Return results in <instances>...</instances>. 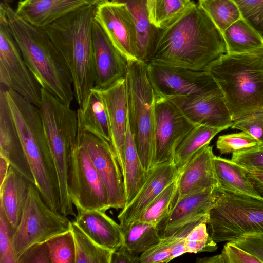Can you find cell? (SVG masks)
<instances>
[{"label": "cell", "instance_id": "obj_1", "mask_svg": "<svg viewBox=\"0 0 263 263\" xmlns=\"http://www.w3.org/2000/svg\"><path fill=\"white\" fill-rule=\"evenodd\" d=\"M226 53L221 33L197 4L171 25L160 30L148 62L204 71Z\"/></svg>", "mask_w": 263, "mask_h": 263}, {"label": "cell", "instance_id": "obj_25", "mask_svg": "<svg viewBox=\"0 0 263 263\" xmlns=\"http://www.w3.org/2000/svg\"><path fill=\"white\" fill-rule=\"evenodd\" d=\"M29 182L10 166L6 178L0 185V208L4 211L14 232L21 219Z\"/></svg>", "mask_w": 263, "mask_h": 263}, {"label": "cell", "instance_id": "obj_29", "mask_svg": "<svg viewBox=\"0 0 263 263\" xmlns=\"http://www.w3.org/2000/svg\"><path fill=\"white\" fill-rule=\"evenodd\" d=\"M148 171L143 167L135 140L130 129L128 119L124 151V166L122 173L126 204L129 203L140 190L147 177Z\"/></svg>", "mask_w": 263, "mask_h": 263}, {"label": "cell", "instance_id": "obj_51", "mask_svg": "<svg viewBox=\"0 0 263 263\" xmlns=\"http://www.w3.org/2000/svg\"><path fill=\"white\" fill-rule=\"evenodd\" d=\"M10 166L8 161L4 157L0 155V185L6 178Z\"/></svg>", "mask_w": 263, "mask_h": 263}, {"label": "cell", "instance_id": "obj_48", "mask_svg": "<svg viewBox=\"0 0 263 263\" xmlns=\"http://www.w3.org/2000/svg\"><path fill=\"white\" fill-rule=\"evenodd\" d=\"M110 263H139V256L134 255L123 243L113 251Z\"/></svg>", "mask_w": 263, "mask_h": 263}, {"label": "cell", "instance_id": "obj_17", "mask_svg": "<svg viewBox=\"0 0 263 263\" xmlns=\"http://www.w3.org/2000/svg\"><path fill=\"white\" fill-rule=\"evenodd\" d=\"M166 100L175 105L195 125L229 128L232 125L233 121L220 89L201 95Z\"/></svg>", "mask_w": 263, "mask_h": 263}, {"label": "cell", "instance_id": "obj_52", "mask_svg": "<svg viewBox=\"0 0 263 263\" xmlns=\"http://www.w3.org/2000/svg\"><path fill=\"white\" fill-rule=\"evenodd\" d=\"M196 262L198 263H223L221 254L211 257L197 258Z\"/></svg>", "mask_w": 263, "mask_h": 263}, {"label": "cell", "instance_id": "obj_38", "mask_svg": "<svg viewBox=\"0 0 263 263\" xmlns=\"http://www.w3.org/2000/svg\"><path fill=\"white\" fill-rule=\"evenodd\" d=\"M46 242L51 263H75L76 247L71 230L56 235Z\"/></svg>", "mask_w": 263, "mask_h": 263}, {"label": "cell", "instance_id": "obj_30", "mask_svg": "<svg viewBox=\"0 0 263 263\" xmlns=\"http://www.w3.org/2000/svg\"><path fill=\"white\" fill-rule=\"evenodd\" d=\"M228 128L204 125H195L176 149L174 162L179 173L195 154L209 145L211 141L217 134Z\"/></svg>", "mask_w": 263, "mask_h": 263}, {"label": "cell", "instance_id": "obj_23", "mask_svg": "<svg viewBox=\"0 0 263 263\" xmlns=\"http://www.w3.org/2000/svg\"><path fill=\"white\" fill-rule=\"evenodd\" d=\"M73 222L102 247L114 251L124 243V234L121 226L109 217L105 211H79Z\"/></svg>", "mask_w": 263, "mask_h": 263}, {"label": "cell", "instance_id": "obj_11", "mask_svg": "<svg viewBox=\"0 0 263 263\" xmlns=\"http://www.w3.org/2000/svg\"><path fill=\"white\" fill-rule=\"evenodd\" d=\"M69 196L77 211L110 208L104 184L85 149L77 140L69 160L68 171Z\"/></svg>", "mask_w": 263, "mask_h": 263}, {"label": "cell", "instance_id": "obj_16", "mask_svg": "<svg viewBox=\"0 0 263 263\" xmlns=\"http://www.w3.org/2000/svg\"><path fill=\"white\" fill-rule=\"evenodd\" d=\"M221 193L218 185L187 195L176 201L169 216L158 226L161 238L173 235L196 221L208 223L210 210Z\"/></svg>", "mask_w": 263, "mask_h": 263}, {"label": "cell", "instance_id": "obj_13", "mask_svg": "<svg viewBox=\"0 0 263 263\" xmlns=\"http://www.w3.org/2000/svg\"><path fill=\"white\" fill-rule=\"evenodd\" d=\"M78 141L87 151L102 180L110 208L122 210L126 204L123 178L112 144L86 132H78Z\"/></svg>", "mask_w": 263, "mask_h": 263}, {"label": "cell", "instance_id": "obj_24", "mask_svg": "<svg viewBox=\"0 0 263 263\" xmlns=\"http://www.w3.org/2000/svg\"><path fill=\"white\" fill-rule=\"evenodd\" d=\"M88 4V0H22L15 12L23 20L42 28Z\"/></svg>", "mask_w": 263, "mask_h": 263}, {"label": "cell", "instance_id": "obj_32", "mask_svg": "<svg viewBox=\"0 0 263 263\" xmlns=\"http://www.w3.org/2000/svg\"><path fill=\"white\" fill-rule=\"evenodd\" d=\"M196 4L191 0H147L151 23L159 30L180 18Z\"/></svg>", "mask_w": 263, "mask_h": 263}, {"label": "cell", "instance_id": "obj_34", "mask_svg": "<svg viewBox=\"0 0 263 263\" xmlns=\"http://www.w3.org/2000/svg\"><path fill=\"white\" fill-rule=\"evenodd\" d=\"M76 247L75 263H110L113 251L97 244L73 221L71 222Z\"/></svg>", "mask_w": 263, "mask_h": 263}, {"label": "cell", "instance_id": "obj_47", "mask_svg": "<svg viewBox=\"0 0 263 263\" xmlns=\"http://www.w3.org/2000/svg\"><path fill=\"white\" fill-rule=\"evenodd\" d=\"M17 263H51L46 242L30 247L20 257Z\"/></svg>", "mask_w": 263, "mask_h": 263}, {"label": "cell", "instance_id": "obj_19", "mask_svg": "<svg viewBox=\"0 0 263 263\" xmlns=\"http://www.w3.org/2000/svg\"><path fill=\"white\" fill-rule=\"evenodd\" d=\"M92 36L95 74L94 88L103 89L125 78L128 61L95 20Z\"/></svg>", "mask_w": 263, "mask_h": 263}, {"label": "cell", "instance_id": "obj_36", "mask_svg": "<svg viewBox=\"0 0 263 263\" xmlns=\"http://www.w3.org/2000/svg\"><path fill=\"white\" fill-rule=\"evenodd\" d=\"M177 190L178 178L156 197L137 220L157 226L170 214L174 205Z\"/></svg>", "mask_w": 263, "mask_h": 263}, {"label": "cell", "instance_id": "obj_33", "mask_svg": "<svg viewBox=\"0 0 263 263\" xmlns=\"http://www.w3.org/2000/svg\"><path fill=\"white\" fill-rule=\"evenodd\" d=\"M125 247L134 255L142 253L161 240L157 226L137 220L123 232Z\"/></svg>", "mask_w": 263, "mask_h": 263}, {"label": "cell", "instance_id": "obj_9", "mask_svg": "<svg viewBox=\"0 0 263 263\" xmlns=\"http://www.w3.org/2000/svg\"><path fill=\"white\" fill-rule=\"evenodd\" d=\"M71 222L67 216L52 210L30 182L21 219L12 236L17 261L32 246L71 230Z\"/></svg>", "mask_w": 263, "mask_h": 263}, {"label": "cell", "instance_id": "obj_45", "mask_svg": "<svg viewBox=\"0 0 263 263\" xmlns=\"http://www.w3.org/2000/svg\"><path fill=\"white\" fill-rule=\"evenodd\" d=\"M221 255L223 263H261L257 258L230 241L224 245Z\"/></svg>", "mask_w": 263, "mask_h": 263}, {"label": "cell", "instance_id": "obj_4", "mask_svg": "<svg viewBox=\"0 0 263 263\" xmlns=\"http://www.w3.org/2000/svg\"><path fill=\"white\" fill-rule=\"evenodd\" d=\"M5 93L35 185L45 203L60 212L57 172L39 109L11 89L5 88Z\"/></svg>", "mask_w": 263, "mask_h": 263}, {"label": "cell", "instance_id": "obj_2", "mask_svg": "<svg viewBox=\"0 0 263 263\" xmlns=\"http://www.w3.org/2000/svg\"><path fill=\"white\" fill-rule=\"evenodd\" d=\"M96 8L86 5L41 28L70 73L79 107L95 86L92 26Z\"/></svg>", "mask_w": 263, "mask_h": 263}, {"label": "cell", "instance_id": "obj_5", "mask_svg": "<svg viewBox=\"0 0 263 263\" xmlns=\"http://www.w3.org/2000/svg\"><path fill=\"white\" fill-rule=\"evenodd\" d=\"M204 71L219 86L233 121L263 108V47L226 53Z\"/></svg>", "mask_w": 263, "mask_h": 263}, {"label": "cell", "instance_id": "obj_39", "mask_svg": "<svg viewBox=\"0 0 263 263\" xmlns=\"http://www.w3.org/2000/svg\"><path fill=\"white\" fill-rule=\"evenodd\" d=\"M216 146L221 154H233L260 148L258 141L244 132L219 136Z\"/></svg>", "mask_w": 263, "mask_h": 263}, {"label": "cell", "instance_id": "obj_53", "mask_svg": "<svg viewBox=\"0 0 263 263\" xmlns=\"http://www.w3.org/2000/svg\"><path fill=\"white\" fill-rule=\"evenodd\" d=\"M88 1L89 2L90 4L97 6L101 3L107 1L108 0H88Z\"/></svg>", "mask_w": 263, "mask_h": 263}, {"label": "cell", "instance_id": "obj_7", "mask_svg": "<svg viewBox=\"0 0 263 263\" xmlns=\"http://www.w3.org/2000/svg\"><path fill=\"white\" fill-rule=\"evenodd\" d=\"M125 79L130 129L142 164L148 171L155 161L156 96L147 63L128 61Z\"/></svg>", "mask_w": 263, "mask_h": 263}, {"label": "cell", "instance_id": "obj_43", "mask_svg": "<svg viewBox=\"0 0 263 263\" xmlns=\"http://www.w3.org/2000/svg\"><path fill=\"white\" fill-rule=\"evenodd\" d=\"M242 17L263 36V0H233Z\"/></svg>", "mask_w": 263, "mask_h": 263}, {"label": "cell", "instance_id": "obj_46", "mask_svg": "<svg viewBox=\"0 0 263 263\" xmlns=\"http://www.w3.org/2000/svg\"><path fill=\"white\" fill-rule=\"evenodd\" d=\"M230 241L256 257L263 263V236L247 235Z\"/></svg>", "mask_w": 263, "mask_h": 263}, {"label": "cell", "instance_id": "obj_27", "mask_svg": "<svg viewBox=\"0 0 263 263\" xmlns=\"http://www.w3.org/2000/svg\"><path fill=\"white\" fill-rule=\"evenodd\" d=\"M213 166L221 190L263 198L248 177L246 169L240 165L215 155Z\"/></svg>", "mask_w": 263, "mask_h": 263}, {"label": "cell", "instance_id": "obj_26", "mask_svg": "<svg viewBox=\"0 0 263 263\" xmlns=\"http://www.w3.org/2000/svg\"><path fill=\"white\" fill-rule=\"evenodd\" d=\"M77 114L78 132L90 133L112 144L106 107L97 89L90 90Z\"/></svg>", "mask_w": 263, "mask_h": 263}, {"label": "cell", "instance_id": "obj_40", "mask_svg": "<svg viewBox=\"0 0 263 263\" xmlns=\"http://www.w3.org/2000/svg\"><path fill=\"white\" fill-rule=\"evenodd\" d=\"M207 223L201 222L189 232L186 236L187 253L212 252L218 249L216 242L208 232Z\"/></svg>", "mask_w": 263, "mask_h": 263}, {"label": "cell", "instance_id": "obj_42", "mask_svg": "<svg viewBox=\"0 0 263 263\" xmlns=\"http://www.w3.org/2000/svg\"><path fill=\"white\" fill-rule=\"evenodd\" d=\"M231 127L249 134L263 148V108L234 120Z\"/></svg>", "mask_w": 263, "mask_h": 263}, {"label": "cell", "instance_id": "obj_31", "mask_svg": "<svg viewBox=\"0 0 263 263\" xmlns=\"http://www.w3.org/2000/svg\"><path fill=\"white\" fill-rule=\"evenodd\" d=\"M222 35L228 53H243L263 47V36L242 17Z\"/></svg>", "mask_w": 263, "mask_h": 263}, {"label": "cell", "instance_id": "obj_44", "mask_svg": "<svg viewBox=\"0 0 263 263\" xmlns=\"http://www.w3.org/2000/svg\"><path fill=\"white\" fill-rule=\"evenodd\" d=\"M231 160L246 170L263 171V148L233 153Z\"/></svg>", "mask_w": 263, "mask_h": 263}, {"label": "cell", "instance_id": "obj_49", "mask_svg": "<svg viewBox=\"0 0 263 263\" xmlns=\"http://www.w3.org/2000/svg\"><path fill=\"white\" fill-rule=\"evenodd\" d=\"M247 174L255 189L263 194V171L246 170Z\"/></svg>", "mask_w": 263, "mask_h": 263}, {"label": "cell", "instance_id": "obj_20", "mask_svg": "<svg viewBox=\"0 0 263 263\" xmlns=\"http://www.w3.org/2000/svg\"><path fill=\"white\" fill-rule=\"evenodd\" d=\"M97 89L99 91L106 107L112 144L122 173L124 166L125 143L128 123L125 78L106 88Z\"/></svg>", "mask_w": 263, "mask_h": 263}, {"label": "cell", "instance_id": "obj_6", "mask_svg": "<svg viewBox=\"0 0 263 263\" xmlns=\"http://www.w3.org/2000/svg\"><path fill=\"white\" fill-rule=\"evenodd\" d=\"M39 109L57 172L60 213L75 216L68 192V171L71 153L78 140L77 112L43 88Z\"/></svg>", "mask_w": 263, "mask_h": 263}, {"label": "cell", "instance_id": "obj_14", "mask_svg": "<svg viewBox=\"0 0 263 263\" xmlns=\"http://www.w3.org/2000/svg\"><path fill=\"white\" fill-rule=\"evenodd\" d=\"M94 20L127 61L138 60L137 26L125 4L111 0L99 4L96 6Z\"/></svg>", "mask_w": 263, "mask_h": 263}, {"label": "cell", "instance_id": "obj_18", "mask_svg": "<svg viewBox=\"0 0 263 263\" xmlns=\"http://www.w3.org/2000/svg\"><path fill=\"white\" fill-rule=\"evenodd\" d=\"M174 161L154 165L145 182L131 201L118 215L123 232L136 221L156 197L179 175Z\"/></svg>", "mask_w": 263, "mask_h": 263}, {"label": "cell", "instance_id": "obj_50", "mask_svg": "<svg viewBox=\"0 0 263 263\" xmlns=\"http://www.w3.org/2000/svg\"><path fill=\"white\" fill-rule=\"evenodd\" d=\"M188 234L182 236L175 244L171 255V260L175 258L187 253L186 248V236Z\"/></svg>", "mask_w": 263, "mask_h": 263}, {"label": "cell", "instance_id": "obj_35", "mask_svg": "<svg viewBox=\"0 0 263 263\" xmlns=\"http://www.w3.org/2000/svg\"><path fill=\"white\" fill-rule=\"evenodd\" d=\"M198 4L221 34L229 26L242 17L233 0H198Z\"/></svg>", "mask_w": 263, "mask_h": 263}, {"label": "cell", "instance_id": "obj_15", "mask_svg": "<svg viewBox=\"0 0 263 263\" xmlns=\"http://www.w3.org/2000/svg\"><path fill=\"white\" fill-rule=\"evenodd\" d=\"M195 126L170 101L156 98L154 165L174 161L178 145Z\"/></svg>", "mask_w": 263, "mask_h": 263}, {"label": "cell", "instance_id": "obj_28", "mask_svg": "<svg viewBox=\"0 0 263 263\" xmlns=\"http://www.w3.org/2000/svg\"><path fill=\"white\" fill-rule=\"evenodd\" d=\"M125 4L136 22L138 34V60L148 63L160 30L150 22L147 0H111Z\"/></svg>", "mask_w": 263, "mask_h": 263}, {"label": "cell", "instance_id": "obj_10", "mask_svg": "<svg viewBox=\"0 0 263 263\" xmlns=\"http://www.w3.org/2000/svg\"><path fill=\"white\" fill-rule=\"evenodd\" d=\"M0 81L40 107L42 88L27 66L12 35L3 3L0 6Z\"/></svg>", "mask_w": 263, "mask_h": 263}, {"label": "cell", "instance_id": "obj_41", "mask_svg": "<svg viewBox=\"0 0 263 263\" xmlns=\"http://www.w3.org/2000/svg\"><path fill=\"white\" fill-rule=\"evenodd\" d=\"M14 231L0 208V263H17L12 241Z\"/></svg>", "mask_w": 263, "mask_h": 263}, {"label": "cell", "instance_id": "obj_22", "mask_svg": "<svg viewBox=\"0 0 263 263\" xmlns=\"http://www.w3.org/2000/svg\"><path fill=\"white\" fill-rule=\"evenodd\" d=\"M213 146L208 145L195 154L185 165L178 177L175 203L184 196L218 185L215 177Z\"/></svg>", "mask_w": 263, "mask_h": 263}, {"label": "cell", "instance_id": "obj_21", "mask_svg": "<svg viewBox=\"0 0 263 263\" xmlns=\"http://www.w3.org/2000/svg\"><path fill=\"white\" fill-rule=\"evenodd\" d=\"M0 155L11 166L35 184L34 177L25 154L18 132L1 85L0 91Z\"/></svg>", "mask_w": 263, "mask_h": 263}, {"label": "cell", "instance_id": "obj_3", "mask_svg": "<svg viewBox=\"0 0 263 263\" xmlns=\"http://www.w3.org/2000/svg\"><path fill=\"white\" fill-rule=\"evenodd\" d=\"M10 29L23 59L42 88L69 106L74 92L70 73L51 40L41 28L20 17L4 3Z\"/></svg>", "mask_w": 263, "mask_h": 263}, {"label": "cell", "instance_id": "obj_8", "mask_svg": "<svg viewBox=\"0 0 263 263\" xmlns=\"http://www.w3.org/2000/svg\"><path fill=\"white\" fill-rule=\"evenodd\" d=\"M207 224L216 243L263 236V198L221 190Z\"/></svg>", "mask_w": 263, "mask_h": 263}, {"label": "cell", "instance_id": "obj_12", "mask_svg": "<svg viewBox=\"0 0 263 263\" xmlns=\"http://www.w3.org/2000/svg\"><path fill=\"white\" fill-rule=\"evenodd\" d=\"M147 64L149 79L156 99L201 95L220 89L207 71L155 62Z\"/></svg>", "mask_w": 263, "mask_h": 263}, {"label": "cell", "instance_id": "obj_37", "mask_svg": "<svg viewBox=\"0 0 263 263\" xmlns=\"http://www.w3.org/2000/svg\"><path fill=\"white\" fill-rule=\"evenodd\" d=\"M202 221L189 224L176 234L161 238L160 241L139 256V263H167L171 261V255L178 240L183 235L188 234L192 229Z\"/></svg>", "mask_w": 263, "mask_h": 263}]
</instances>
